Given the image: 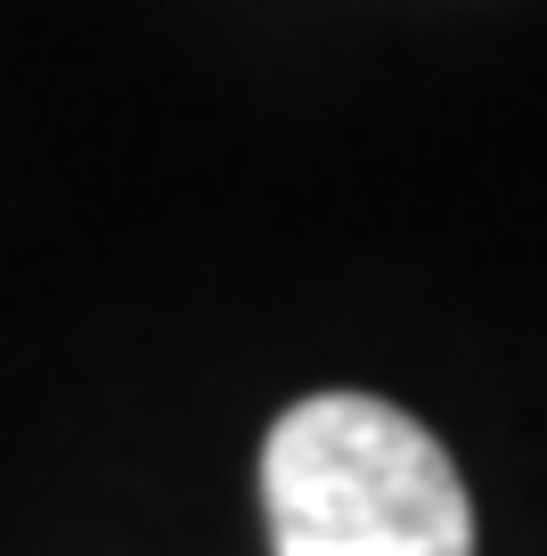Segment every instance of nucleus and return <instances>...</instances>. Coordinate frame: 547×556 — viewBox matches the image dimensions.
<instances>
[{
    "mask_svg": "<svg viewBox=\"0 0 547 556\" xmlns=\"http://www.w3.org/2000/svg\"><path fill=\"white\" fill-rule=\"evenodd\" d=\"M270 556H474L458 458L377 393H303L262 442Z\"/></svg>",
    "mask_w": 547,
    "mask_h": 556,
    "instance_id": "obj_1",
    "label": "nucleus"
}]
</instances>
